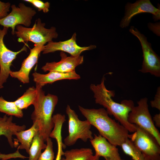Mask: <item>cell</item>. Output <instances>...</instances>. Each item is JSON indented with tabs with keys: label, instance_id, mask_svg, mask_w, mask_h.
<instances>
[{
	"label": "cell",
	"instance_id": "cell-25",
	"mask_svg": "<svg viewBox=\"0 0 160 160\" xmlns=\"http://www.w3.org/2000/svg\"><path fill=\"white\" fill-rule=\"evenodd\" d=\"M24 1L31 4L38 9L39 11L42 10L44 13H47L49 11L50 4L48 1L44 2L40 0H25Z\"/></svg>",
	"mask_w": 160,
	"mask_h": 160
},
{
	"label": "cell",
	"instance_id": "cell-9",
	"mask_svg": "<svg viewBox=\"0 0 160 160\" xmlns=\"http://www.w3.org/2000/svg\"><path fill=\"white\" fill-rule=\"evenodd\" d=\"M11 7V12L0 19V25L8 28H11L12 33L14 35L15 28L17 25H23L26 27H29L33 17L36 12L35 10L22 3H19L18 7L13 4Z\"/></svg>",
	"mask_w": 160,
	"mask_h": 160
},
{
	"label": "cell",
	"instance_id": "cell-15",
	"mask_svg": "<svg viewBox=\"0 0 160 160\" xmlns=\"http://www.w3.org/2000/svg\"><path fill=\"white\" fill-rule=\"evenodd\" d=\"M90 141L95 150V155L103 157L105 160H125L121 158L117 146L100 135L95 134Z\"/></svg>",
	"mask_w": 160,
	"mask_h": 160
},
{
	"label": "cell",
	"instance_id": "cell-5",
	"mask_svg": "<svg viewBox=\"0 0 160 160\" xmlns=\"http://www.w3.org/2000/svg\"><path fill=\"white\" fill-rule=\"evenodd\" d=\"M65 112L68 118V134L64 139L63 143L66 146L74 145L78 140L84 142L93 138L90 129L91 125L87 120L81 121L74 111L67 105Z\"/></svg>",
	"mask_w": 160,
	"mask_h": 160
},
{
	"label": "cell",
	"instance_id": "cell-21",
	"mask_svg": "<svg viewBox=\"0 0 160 160\" xmlns=\"http://www.w3.org/2000/svg\"><path fill=\"white\" fill-rule=\"evenodd\" d=\"M42 137L39 131L33 137L31 145L28 154V160H37L41 153V151L44 149L46 147Z\"/></svg>",
	"mask_w": 160,
	"mask_h": 160
},
{
	"label": "cell",
	"instance_id": "cell-12",
	"mask_svg": "<svg viewBox=\"0 0 160 160\" xmlns=\"http://www.w3.org/2000/svg\"><path fill=\"white\" fill-rule=\"evenodd\" d=\"M76 33H74L71 37L67 40L59 42L52 41L48 42L44 46L42 53L47 54L60 51L68 53L71 56H76L80 55L84 51L96 48V46L94 45L85 47L78 45L76 41Z\"/></svg>",
	"mask_w": 160,
	"mask_h": 160
},
{
	"label": "cell",
	"instance_id": "cell-30",
	"mask_svg": "<svg viewBox=\"0 0 160 160\" xmlns=\"http://www.w3.org/2000/svg\"><path fill=\"white\" fill-rule=\"evenodd\" d=\"M100 157L98 156L93 155L89 160H100Z\"/></svg>",
	"mask_w": 160,
	"mask_h": 160
},
{
	"label": "cell",
	"instance_id": "cell-16",
	"mask_svg": "<svg viewBox=\"0 0 160 160\" xmlns=\"http://www.w3.org/2000/svg\"><path fill=\"white\" fill-rule=\"evenodd\" d=\"M32 76L36 85L42 87L47 84H51L57 81L64 79L77 80L81 78L75 71L66 73L50 71L46 74L35 72L33 73Z\"/></svg>",
	"mask_w": 160,
	"mask_h": 160
},
{
	"label": "cell",
	"instance_id": "cell-1",
	"mask_svg": "<svg viewBox=\"0 0 160 160\" xmlns=\"http://www.w3.org/2000/svg\"><path fill=\"white\" fill-rule=\"evenodd\" d=\"M82 114L98 131L99 135L115 146H120L129 138V131L119 123L109 116L104 108H87L80 105Z\"/></svg>",
	"mask_w": 160,
	"mask_h": 160
},
{
	"label": "cell",
	"instance_id": "cell-18",
	"mask_svg": "<svg viewBox=\"0 0 160 160\" xmlns=\"http://www.w3.org/2000/svg\"><path fill=\"white\" fill-rule=\"evenodd\" d=\"M39 127L37 122L33 123L32 126L28 129L16 132L15 134L17 142L20 145L17 148L19 149H25L28 154L29 149L34 137L39 131Z\"/></svg>",
	"mask_w": 160,
	"mask_h": 160
},
{
	"label": "cell",
	"instance_id": "cell-22",
	"mask_svg": "<svg viewBox=\"0 0 160 160\" xmlns=\"http://www.w3.org/2000/svg\"><path fill=\"white\" fill-rule=\"evenodd\" d=\"M0 112L18 118H22L23 116L22 110L17 107L14 101H7L2 96L0 97Z\"/></svg>",
	"mask_w": 160,
	"mask_h": 160
},
{
	"label": "cell",
	"instance_id": "cell-19",
	"mask_svg": "<svg viewBox=\"0 0 160 160\" xmlns=\"http://www.w3.org/2000/svg\"><path fill=\"white\" fill-rule=\"evenodd\" d=\"M38 88L32 87L27 89L23 94L18 98L14 102L20 109H26L29 106L33 105L37 97Z\"/></svg>",
	"mask_w": 160,
	"mask_h": 160
},
{
	"label": "cell",
	"instance_id": "cell-2",
	"mask_svg": "<svg viewBox=\"0 0 160 160\" xmlns=\"http://www.w3.org/2000/svg\"><path fill=\"white\" fill-rule=\"evenodd\" d=\"M105 80L104 76L100 84H91L90 86L96 103L106 108L108 114L113 115L129 132H134L136 130L135 125L130 123L128 121L129 114L134 106L133 102L130 100H124L119 103L114 101L112 98L114 96V92L106 89Z\"/></svg>",
	"mask_w": 160,
	"mask_h": 160
},
{
	"label": "cell",
	"instance_id": "cell-29",
	"mask_svg": "<svg viewBox=\"0 0 160 160\" xmlns=\"http://www.w3.org/2000/svg\"><path fill=\"white\" fill-rule=\"evenodd\" d=\"M153 120L155 123V126L160 127V113L156 114L153 117Z\"/></svg>",
	"mask_w": 160,
	"mask_h": 160
},
{
	"label": "cell",
	"instance_id": "cell-27",
	"mask_svg": "<svg viewBox=\"0 0 160 160\" xmlns=\"http://www.w3.org/2000/svg\"><path fill=\"white\" fill-rule=\"evenodd\" d=\"M151 105L152 107L157 109L160 110V87H159L156 94L153 100L151 101Z\"/></svg>",
	"mask_w": 160,
	"mask_h": 160
},
{
	"label": "cell",
	"instance_id": "cell-13",
	"mask_svg": "<svg viewBox=\"0 0 160 160\" xmlns=\"http://www.w3.org/2000/svg\"><path fill=\"white\" fill-rule=\"evenodd\" d=\"M44 45L42 44H34V47L31 49L28 56L23 60L20 69L17 71H11L10 75L12 78L17 79L23 84L29 83L30 72L37 63L40 53Z\"/></svg>",
	"mask_w": 160,
	"mask_h": 160
},
{
	"label": "cell",
	"instance_id": "cell-10",
	"mask_svg": "<svg viewBox=\"0 0 160 160\" xmlns=\"http://www.w3.org/2000/svg\"><path fill=\"white\" fill-rule=\"evenodd\" d=\"M8 28L4 27L0 28V89L3 88V84L7 82L11 71L10 68L13 61L17 56L23 51L27 52L25 45L20 50L13 51L8 49L5 45L4 38L7 34Z\"/></svg>",
	"mask_w": 160,
	"mask_h": 160
},
{
	"label": "cell",
	"instance_id": "cell-24",
	"mask_svg": "<svg viewBox=\"0 0 160 160\" xmlns=\"http://www.w3.org/2000/svg\"><path fill=\"white\" fill-rule=\"evenodd\" d=\"M46 147L37 160H54L55 153L53 149V142L50 137L46 140Z\"/></svg>",
	"mask_w": 160,
	"mask_h": 160
},
{
	"label": "cell",
	"instance_id": "cell-23",
	"mask_svg": "<svg viewBox=\"0 0 160 160\" xmlns=\"http://www.w3.org/2000/svg\"><path fill=\"white\" fill-rule=\"evenodd\" d=\"M124 153L130 156L133 160H150L146 158L128 138L120 146Z\"/></svg>",
	"mask_w": 160,
	"mask_h": 160
},
{
	"label": "cell",
	"instance_id": "cell-7",
	"mask_svg": "<svg viewBox=\"0 0 160 160\" xmlns=\"http://www.w3.org/2000/svg\"><path fill=\"white\" fill-rule=\"evenodd\" d=\"M135 125L136 130L129 134V139L148 159L160 160V144L156 138L148 132Z\"/></svg>",
	"mask_w": 160,
	"mask_h": 160
},
{
	"label": "cell",
	"instance_id": "cell-3",
	"mask_svg": "<svg viewBox=\"0 0 160 160\" xmlns=\"http://www.w3.org/2000/svg\"><path fill=\"white\" fill-rule=\"evenodd\" d=\"M36 87L38 89V94L33 104L34 110L31 115V119L33 123H38L39 133L46 142L54 127L52 114L57 103L58 97L49 93L46 95L42 87L37 85Z\"/></svg>",
	"mask_w": 160,
	"mask_h": 160
},
{
	"label": "cell",
	"instance_id": "cell-4",
	"mask_svg": "<svg viewBox=\"0 0 160 160\" xmlns=\"http://www.w3.org/2000/svg\"><path fill=\"white\" fill-rule=\"evenodd\" d=\"M45 24L42 23L39 18L36 20L32 28L24 27L18 25L16 27L15 34L18 38L20 42H27L30 41L35 44H42L44 45L56 39L58 34L54 27L50 28L45 27Z\"/></svg>",
	"mask_w": 160,
	"mask_h": 160
},
{
	"label": "cell",
	"instance_id": "cell-26",
	"mask_svg": "<svg viewBox=\"0 0 160 160\" xmlns=\"http://www.w3.org/2000/svg\"><path fill=\"white\" fill-rule=\"evenodd\" d=\"M11 6L10 3H5L0 1V19L4 18L8 15Z\"/></svg>",
	"mask_w": 160,
	"mask_h": 160
},
{
	"label": "cell",
	"instance_id": "cell-11",
	"mask_svg": "<svg viewBox=\"0 0 160 160\" xmlns=\"http://www.w3.org/2000/svg\"><path fill=\"white\" fill-rule=\"evenodd\" d=\"M160 6L155 7L149 0H139L133 3H128L125 6L124 15L122 19L120 26L122 28L129 26L132 18L141 13H148L152 14L154 21L160 19Z\"/></svg>",
	"mask_w": 160,
	"mask_h": 160
},
{
	"label": "cell",
	"instance_id": "cell-28",
	"mask_svg": "<svg viewBox=\"0 0 160 160\" xmlns=\"http://www.w3.org/2000/svg\"><path fill=\"white\" fill-rule=\"evenodd\" d=\"M160 22L155 23H149L148 24V27L149 29L155 34L160 36Z\"/></svg>",
	"mask_w": 160,
	"mask_h": 160
},
{
	"label": "cell",
	"instance_id": "cell-17",
	"mask_svg": "<svg viewBox=\"0 0 160 160\" xmlns=\"http://www.w3.org/2000/svg\"><path fill=\"white\" fill-rule=\"evenodd\" d=\"M12 120V116L8 117L7 115L0 119V136L4 135L6 137L9 145L12 148L15 147L13 136L15 135L16 132L24 130L26 129L25 125H18L13 122ZM5 157V154L0 153L1 160H4Z\"/></svg>",
	"mask_w": 160,
	"mask_h": 160
},
{
	"label": "cell",
	"instance_id": "cell-8",
	"mask_svg": "<svg viewBox=\"0 0 160 160\" xmlns=\"http://www.w3.org/2000/svg\"><path fill=\"white\" fill-rule=\"evenodd\" d=\"M129 32L139 40L142 48L143 58L141 68L139 71L143 73H149L157 77L160 76V58L153 49L150 43L143 34L133 26Z\"/></svg>",
	"mask_w": 160,
	"mask_h": 160
},
{
	"label": "cell",
	"instance_id": "cell-6",
	"mask_svg": "<svg viewBox=\"0 0 160 160\" xmlns=\"http://www.w3.org/2000/svg\"><path fill=\"white\" fill-rule=\"evenodd\" d=\"M148 99H141L129 113L128 121L130 124L137 125L152 134L160 144V133L155 126L148 108Z\"/></svg>",
	"mask_w": 160,
	"mask_h": 160
},
{
	"label": "cell",
	"instance_id": "cell-20",
	"mask_svg": "<svg viewBox=\"0 0 160 160\" xmlns=\"http://www.w3.org/2000/svg\"><path fill=\"white\" fill-rule=\"evenodd\" d=\"M63 156L61 160H89L93 155L91 148H81L67 150Z\"/></svg>",
	"mask_w": 160,
	"mask_h": 160
},
{
	"label": "cell",
	"instance_id": "cell-14",
	"mask_svg": "<svg viewBox=\"0 0 160 160\" xmlns=\"http://www.w3.org/2000/svg\"><path fill=\"white\" fill-rule=\"evenodd\" d=\"M60 56L61 59L59 62L47 63L41 69L45 72H69L75 71L76 68L84 61V56L81 55L68 56L65 52H61Z\"/></svg>",
	"mask_w": 160,
	"mask_h": 160
},
{
	"label": "cell",
	"instance_id": "cell-31",
	"mask_svg": "<svg viewBox=\"0 0 160 160\" xmlns=\"http://www.w3.org/2000/svg\"><path fill=\"white\" fill-rule=\"evenodd\" d=\"M1 118V117H0V119Z\"/></svg>",
	"mask_w": 160,
	"mask_h": 160
}]
</instances>
